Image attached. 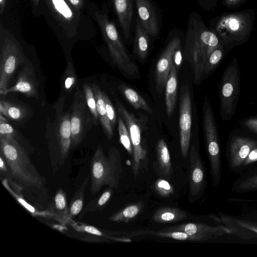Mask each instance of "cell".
I'll return each mask as SVG.
<instances>
[{"label":"cell","mask_w":257,"mask_h":257,"mask_svg":"<svg viewBox=\"0 0 257 257\" xmlns=\"http://www.w3.org/2000/svg\"><path fill=\"white\" fill-rule=\"evenodd\" d=\"M222 43L214 31L205 26L198 13L194 11L190 14L184 56L193 69L194 83L199 84L203 80L204 69L209 56Z\"/></svg>","instance_id":"6da1fadb"},{"label":"cell","mask_w":257,"mask_h":257,"mask_svg":"<svg viewBox=\"0 0 257 257\" xmlns=\"http://www.w3.org/2000/svg\"><path fill=\"white\" fill-rule=\"evenodd\" d=\"M90 12L93 14V17L99 27L111 59L118 70L130 79L138 77V68L130 56L115 23L109 19L107 4H103L101 10L96 6L91 8Z\"/></svg>","instance_id":"7a4b0ae2"},{"label":"cell","mask_w":257,"mask_h":257,"mask_svg":"<svg viewBox=\"0 0 257 257\" xmlns=\"http://www.w3.org/2000/svg\"><path fill=\"white\" fill-rule=\"evenodd\" d=\"M90 169L92 194L98 192L104 186L117 189L123 172L119 150L112 146L106 156L99 145L92 158Z\"/></svg>","instance_id":"3957f363"},{"label":"cell","mask_w":257,"mask_h":257,"mask_svg":"<svg viewBox=\"0 0 257 257\" xmlns=\"http://www.w3.org/2000/svg\"><path fill=\"white\" fill-rule=\"evenodd\" d=\"M0 152L19 184L41 187L43 183L41 176L16 138L0 136Z\"/></svg>","instance_id":"277c9868"},{"label":"cell","mask_w":257,"mask_h":257,"mask_svg":"<svg viewBox=\"0 0 257 257\" xmlns=\"http://www.w3.org/2000/svg\"><path fill=\"white\" fill-rule=\"evenodd\" d=\"M202 111V127L209 162L212 184L214 188H216L221 180V150L214 113L206 95L204 98Z\"/></svg>","instance_id":"5b68a950"},{"label":"cell","mask_w":257,"mask_h":257,"mask_svg":"<svg viewBox=\"0 0 257 257\" xmlns=\"http://www.w3.org/2000/svg\"><path fill=\"white\" fill-rule=\"evenodd\" d=\"M252 16L248 11L225 15L211 28L223 43L226 54L247 39L252 29Z\"/></svg>","instance_id":"8992f818"},{"label":"cell","mask_w":257,"mask_h":257,"mask_svg":"<svg viewBox=\"0 0 257 257\" xmlns=\"http://www.w3.org/2000/svg\"><path fill=\"white\" fill-rule=\"evenodd\" d=\"M240 76L237 59L234 58L224 69L218 87L219 114L224 121L230 120L235 113L240 96Z\"/></svg>","instance_id":"52a82bcc"},{"label":"cell","mask_w":257,"mask_h":257,"mask_svg":"<svg viewBox=\"0 0 257 257\" xmlns=\"http://www.w3.org/2000/svg\"><path fill=\"white\" fill-rule=\"evenodd\" d=\"M115 106L130 135L133 149L131 168L136 178L141 172L147 169L149 164L147 149L143 145L140 123L137 118L117 100Z\"/></svg>","instance_id":"ba28073f"},{"label":"cell","mask_w":257,"mask_h":257,"mask_svg":"<svg viewBox=\"0 0 257 257\" xmlns=\"http://www.w3.org/2000/svg\"><path fill=\"white\" fill-rule=\"evenodd\" d=\"M257 145V135L242 128L231 131L226 144V159L230 171L239 173L251 150Z\"/></svg>","instance_id":"9c48e42d"},{"label":"cell","mask_w":257,"mask_h":257,"mask_svg":"<svg viewBox=\"0 0 257 257\" xmlns=\"http://www.w3.org/2000/svg\"><path fill=\"white\" fill-rule=\"evenodd\" d=\"M213 219L231 230L230 235L246 241L257 239V211H243L237 215L218 211L209 215Z\"/></svg>","instance_id":"30bf717a"},{"label":"cell","mask_w":257,"mask_h":257,"mask_svg":"<svg viewBox=\"0 0 257 257\" xmlns=\"http://www.w3.org/2000/svg\"><path fill=\"white\" fill-rule=\"evenodd\" d=\"M25 61V57L18 43L10 37L1 41L0 55V93L9 87L18 68Z\"/></svg>","instance_id":"8fae6325"},{"label":"cell","mask_w":257,"mask_h":257,"mask_svg":"<svg viewBox=\"0 0 257 257\" xmlns=\"http://www.w3.org/2000/svg\"><path fill=\"white\" fill-rule=\"evenodd\" d=\"M71 108V148L73 149L84 139L93 124V120L90 115L84 94L79 89L75 93Z\"/></svg>","instance_id":"7c38bea8"},{"label":"cell","mask_w":257,"mask_h":257,"mask_svg":"<svg viewBox=\"0 0 257 257\" xmlns=\"http://www.w3.org/2000/svg\"><path fill=\"white\" fill-rule=\"evenodd\" d=\"M181 32L172 30L169 32L167 44L158 59L155 71L156 89L162 93L173 63V56L176 49L182 44L183 35Z\"/></svg>","instance_id":"4fadbf2b"},{"label":"cell","mask_w":257,"mask_h":257,"mask_svg":"<svg viewBox=\"0 0 257 257\" xmlns=\"http://www.w3.org/2000/svg\"><path fill=\"white\" fill-rule=\"evenodd\" d=\"M192 128V101L189 87L181 86L180 90L179 139L182 157H187L190 148Z\"/></svg>","instance_id":"5bb4252c"},{"label":"cell","mask_w":257,"mask_h":257,"mask_svg":"<svg viewBox=\"0 0 257 257\" xmlns=\"http://www.w3.org/2000/svg\"><path fill=\"white\" fill-rule=\"evenodd\" d=\"M64 97H61L54 106L56 138L62 159L68 156L72 147L71 112L64 111Z\"/></svg>","instance_id":"9a60e30c"},{"label":"cell","mask_w":257,"mask_h":257,"mask_svg":"<svg viewBox=\"0 0 257 257\" xmlns=\"http://www.w3.org/2000/svg\"><path fill=\"white\" fill-rule=\"evenodd\" d=\"M137 16L153 40L160 37L162 20L157 5L152 0H135Z\"/></svg>","instance_id":"2e32d148"},{"label":"cell","mask_w":257,"mask_h":257,"mask_svg":"<svg viewBox=\"0 0 257 257\" xmlns=\"http://www.w3.org/2000/svg\"><path fill=\"white\" fill-rule=\"evenodd\" d=\"M189 175V200L195 201L204 193L206 187L205 169L196 147L192 145L190 151Z\"/></svg>","instance_id":"e0dca14e"},{"label":"cell","mask_w":257,"mask_h":257,"mask_svg":"<svg viewBox=\"0 0 257 257\" xmlns=\"http://www.w3.org/2000/svg\"><path fill=\"white\" fill-rule=\"evenodd\" d=\"M66 224L69 225L76 237L82 240L91 242L118 241L129 242L132 239L127 236L118 237L110 230L100 229L94 226L69 219Z\"/></svg>","instance_id":"ac0fdd59"},{"label":"cell","mask_w":257,"mask_h":257,"mask_svg":"<svg viewBox=\"0 0 257 257\" xmlns=\"http://www.w3.org/2000/svg\"><path fill=\"white\" fill-rule=\"evenodd\" d=\"M162 231H181L189 234L203 237L206 240L224 235H230L231 230L224 225L215 222L210 224L206 223L189 222L165 227Z\"/></svg>","instance_id":"d6986e66"},{"label":"cell","mask_w":257,"mask_h":257,"mask_svg":"<svg viewBox=\"0 0 257 257\" xmlns=\"http://www.w3.org/2000/svg\"><path fill=\"white\" fill-rule=\"evenodd\" d=\"M135 0H113L114 12L124 39L128 45L133 40Z\"/></svg>","instance_id":"ffe728a7"},{"label":"cell","mask_w":257,"mask_h":257,"mask_svg":"<svg viewBox=\"0 0 257 257\" xmlns=\"http://www.w3.org/2000/svg\"><path fill=\"white\" fill-rule=\"evenodd\" d=\"M15 92H21L28 97H39L38 81L32 66L23 65L18 72L16 84L7 88L2 95Z\"/></svg>","instance_id":"44dd1931"},{"label":"cell","mask_w":257,"mask_h":257,"mask_svg":"<svg viewBox=\"0 0 257 257\" xmlns=\"http://www.w3.org/2000/svg\"><path fill=\"white\" fill-rule=\"evenodd\" d=\"M2 182L6 189L33 216L51 219L60 222L58 216L50 208L48 210H39L27 202L22 194V188L17 182L10 178H4Z\"/></svg>","instance_id":"7402d4cb"},{"label":"cell","mask_w":257,"mask_h":257,"mask_svg":"<svg viewBox=\"0 0 257 257\" xmlns=\"http://www.w3.org/2000/svg\"><path fill=\"white\" fill-rule=\"evenodd\" d=\"M133 37V53L141 61H145L151 50L153 40L142 25L138 17H136Z\"/></svg>","instance_id":"603a6c76"},{"label":"cell","mask_w":257,"mask_h":257,"mask_svg":"<svg viewBox=\"0 0 257 257\" xmlns=\"http://www.w3.org/2000/svg\"><path fill=\"white\" fill-rule=\"evenodd\" d=\"M156 162L154 164L156 172L161 176L170 180L173 168L168 146L163 139L159 140L156 145Z\"/></svg>","instance_id":"cb8c5ba5"},{"label":"cell","mask_w":257,"mask_h":257,"mask_svg":"<svg viewBox=\"0 0 257 257\" xmlns=\"http://www.w3.org/2000/svg\"><path fill=\"white\" fill-rule=\"evenodd\" d=\"M121 235L127 237L137 236L138 235L149 234L156 237L167 238L178 240L188 241H207L203 237L189 234L181 231H154L150 230H140L131 232H120Z\"/></svg>","instance_id":"d4e9b609"},{"label":"cell","mask_w":257,"mask_h":257,"mask_svg":"<svg viewBox=\"0 0 257 257\" xmlns=\"http://www.w3.org/2000/svg\"><path fill=\"white\" fill-rule=\"evenodd\" d=\"M92 90L95 98L96 109L100 123L107 138L110 140L113 137V128L107 117L103 97V91L95 83L92 85Z\"/></svg>","instance_id":"484cf974"},{"label":"cell","mask_w":257,"mask_h":257,"mask_svg":"<svg viewBox=\"0 0 257 257\" xmlns=\"http://www.w3.org/2000/svg\"><path fill=\"white\" fill-rule=\"evenodd\" d=\"M177 74L176 68L173 64L165 86L166 109L169 118L172 116L176 107L178 89Z\"/></svg>","instance_id":"4316f807"},{"label":"cell","mask_w":257,"mask_h":257,"mask_svg":"<svg viewBox=\"0 0 257 257\" xmlns=\"http://www.w3.org/2000/svg\"><path fill=\"white\" fill-rule=\"evenodd\" d=\"M231 190L237 193L257 191V166L241 173L233 183Z\"/></svg>","instance_id":"83f0119b"},{"label":"cell","mask_w":257,"mask_h":257,"mask_svg":"<svg viewBox=\"0 0 257 257\" xmlns=\"http://www.w3.org/2000/svg\"><path fill=\"white\" fill-rule=\"evenodd\" d=\"M187 217L188 214L185 211L172 207H160L152 215L153 220L158 223H174Z\"/></svg>","instance_id":"f1b7e54d"},{"label":"cell","mask_w":257,"mask_h":257,"mask_svg":"<svg viewBox=\"0 0 257 257\" xmlns=\"http://www.w3.org/2000/svg\"><path fill=\"white\" fill-rule=\"evenodd\" d=\"M144 203L139 201L130 203L108 217V219L117 223H128L132 221L142 212Z\"/></svg>","instance_id":"f546056e"},{"label":"cell","mask_w":257,"mask_h":257,"mask_svg":"<svg viewBox=\"0 0 257 257\" xmlns=\"http://www.w3.org/2000/svg\"><path fill=\"white\" fill-rule=\"evenodd\" d=\"M90 177L87 175L75 192L68 205V221L73 218L82 211L84 202L85 191Z\"/></svg>","instance_id":"4dcf8cb0"},{"label":"cell","mask_w":257,"mask_h":257,"mask_svg":"<svg viewBox=\"0 0 257 257\" xmlns=\"http://www.w3.org/2000/svg\"><path fill=\"white\" fill-rule=\"evenodd\" d=\"M113 194L112 188L108 187L99 196L89 202L82 210L78 220L83 218L87 213L100 211L103 210L110 201Z\"/></svg>","instance_id":"1f68e13d"},{"label":"cell","mask_w":257,"mask_h":257,"mask_svg":"<svg viewBox=\"0 0 257 257\" xmlns=\"http://www.w3.org/2000/svg\"><path fill=\"white\" fill-rule=\"evenodd\" d=\"M119 88L126 99L136 109H141L150 114H153V109L147 102L134 89L123 84H121Z\"/></svg>","instance_id":"d6a6232c"},{"label":"cell","mask_w":257,"mask_h":257,"mask_svg":"<svg viewBox=\"0 0 257 257\" xmlns=\"http://www.w3.org/2000/svg\"><path fill=\"white\" fill-rule=\"evenodd\" d=\"M50 208L59 217L60 223L65 225L68 221V205L66 193L62 188L56 191L53 205Z\"/></svg>","instance_id":"836d02e7"},{"label":"cell","mask_w":257,"mask_h":257,"mask_svg":"<svg viewBox=\"0 0 257 257\" xmlns=\"http://www.w3.org/2000/svg\"><path fill=\"white\" fill-rule=\"evenodd\" d=\"M0 113L13 120L19 121L26 115V110L22 105L9 100L0 101Z\"/></svg>","instance_id":"e575fe53"},{"label":"cell","mask_w":257,"mask_h":257,"mask_svg":"<svg viewBox=\"0 0 257 257\" xmlns=\"http://www.w3.org/2000/svg\"><path fill=\"white\" fill-rule=\"evenodd\" d=\"M49 7L54 12L56 19L60 21V23L64 24L72 22L74 20V15L65 0H47Z\"/></svg>","instance_id":"d590c367"},{"label":"cell","mask_w":257,"mask_h":257,"mask_svg":"<svg viewBox=\"0 0 257 257\" xmlns=\"http://www.w3.org/2000/svg\"><path fill=\"white\" fill-rule=\"evenodd\" d=\"M226 55L223 43L212 52L205 65L203 80L207 78L216 69Z\"/></svg>","instance_id":"8d00e7d4"},{"label":"cell","mask_w":257,"mask_h":257,"mask_svg":"<svg viewBox=\"0 0 257 257\" xmlns=\"http://www.w3.org/2000/svg\"><path fill=\"white\" fill-rule=\"evenodd\" d=\"M61 85L65 92L70 93L76 87L78 77L72 61H67L66 66L61 78Z\"/></svg>","instance_id":"74e56055"},{"label":"cell","mask_w":257,"mask_h":257,"mask_svg":"<svg viewBox=\"0 0 257 257\" xmlns=\"http://www.w3.org/2000/svg\"><path fill=\"white\" fill-rule=\"evenodd\" d=\"M83 89L87 105L93 118V124L97 126L100 121L96 109V100L92 86L88 83H85L83 84Z\"/></svg>","instance_id":"f35d334b"},{"label":"cell","mask_w":257,"mask_h":257,"mask_svg":"<svg viewBox=\"0 0 257 257\" xmlns=\"http://www.w3.org/2000/svg\"><path fill=\"white\" fill-rule=\"evenodd\" d=\"M118 132L121 144L132 157L133 149L130 135L125 123L120 116L118 118Z\"/></svg>","instance_id":"ab89813d"},{"label":"cell","mask_w":257,"mask_h":257,"mask_svg":"<svg viewBox=\"0 0 257 257\" xmlns=\"http://www.w3.org/2000/svg\"><path fill=\"white\" fill-rule=\"evenodd\" d=\"M153 188L158 195L163 198L169 197L174 193L172 184L163 178L158 179L154 182Z\"/></svg>","instance_id":"60d3db41"},{"label":"cell","mask_w":257,"mask_h":257,"mask_svg":"<svg viewBox=\"0 0 257 257\" xmlns=\"http://www.w3.org/2000/svg\"><path fill=\"white\" fill-rule=\"evenodd\" d=\"M239 128L245 130L257 135V115L240 119L238 122Z\"/></svg>","instance_id":"b9f144b4"},{"label":"cell","mask_w":257,"mask_h":257,"mask_svg":"<svg viewBox=\"0 0 257 257\" xmlns=\"http://www.w3.org/2000/svg\"><path fill=\"white\" fill-rule=\"evenodd\" d=\"M257 166V145L253 148L243 163L240 170V174Z\"/></svg>","instance_id":"7bdbcfd3"},{"label":"cell","mask_w":257,"mask_h":257,"mask_svg":"<svg viewBox=\"0 0 257 257\" xmlns=\"http://www.w3.org/2000/svg\"><path fill=\"white\" fill-rule=\"evenodd\" d=\"M103 97L105 101V108L107 117L113 128L116 123V116L115 109L107 94L103 91Z\"/></svg>","instance_id":"ee69618b"},{"label":"cell","mask_w":257,"mask_h":257,"mask_svg":"<svg viewBox=\"0 0 257 257\" xmlns=\"http://www.w3.org/2000/svg\"><path fill=\"white\" fill-rule=\"evenodd\" d=\"M0 136L16 138V132L7 121L0 120Z\"/></svg>","instance_id":"f6af8a7d"},{"label":"cell","mask_w":257,"mask_h":257,"mask_svg":"<svg viewBox=\"0 0 257 257\" xmlns=\"http://www.w3.org/2000/svg\"><path fill=\"white\" fill-rule=\"evenodd\" d=\"M184 48H182V44L176 49L173 56V63L178 72L183 62Z\"/></svg>","instance_id":"bcb514c9"},{"label":"cell","mask_w":257,"mask_h":257,"mask_svg":"<svg viewBox=\"0 0 257 257\" xmlns=\"http://www.w3.org/2000/svg\"><path fill=\"white\" fill-rule=\"evenodd\" d=\"M196 1L202 9L208 10L213 7L215 0H196Z\"/></svg>","instance_id":"7dc6e473"},{"label":"cell","mask_w":257,"mask_h":257,"mask_svg":"<svg viewBox=\"0 0 257 257\" xmlns=\"http://www.w3.org/2000/svg\"><path fill=\"white\" fill-rule=\"evenodd\" d=\"M76 10L80 11L84 7V0H67Z\"/></svg>","instance_id":"c3c4849f"},{"label":"cell","mask_w":257,"mask_h":257,"mask_svg":"<svg viewBox=\"0 0 257 257\" xmlns=\"http://www.w3.org/2000/svg\"><path fill=\"white\" fill-rule=\"evenodd\" d=\"M8 165L2 155H0V171L1 173L5 174L8 172Z\"/></svg>","instance_id":"681fc988"},{"label":"cell","mask_w":257,"mask_h":257,"mask_svg":"<svg viewBox=\"0 0 257 257\" xmlns=\"http://www.w3.org/2000/svg\"><path fill=\"white\" fill-rule=\"evenodd\" d=\"M241 0H225V5L227 6H233L237 5Z\"/></svg>","instance_id":"f907efd6"},{"label":"cell","mask_w":257,"mask_h":257,"mask_svg":"<svg viewBox=\"0 0 257 257\" xmlns=\"http://www.w3.org/2000/svg\"><path fill=\"white\" fill-rule=\"evenodd\" d=\"M7 0H0V14L2 15L5 9Z\"/></svg>","instance_id":"816d5d0a"},{"label":"cell","mask_w":257,"mask_h":257,"mask_svg":"<svg viewBox=\"0 0 257 257\" xmlns=\"http://www.w3.org/2000/svg\"><path fill=\"white\" fill-rule=\"evenodd\" d=\"M33 4L36 7L39 4L40 0H33Z\"/></svg>","instance_id":"f5cc1de1"}]
</instances>
